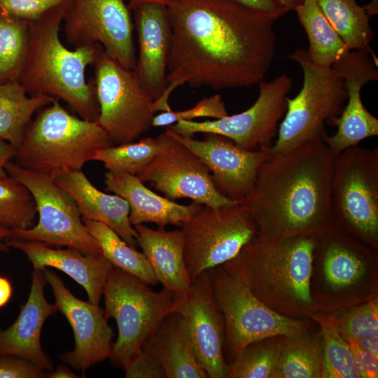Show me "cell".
Wrapping results in <instances>:
<instances>
[{"label":"cell","instance_id":"6da1fadb","mask_svg":"<svg viewBox=\"0 0 378 378\" xmlns=\"http://www.w3.org/2000/svg\"><path fill=\"white\" fill-rule=\"evenodd\" d=\"M172 42L167 86L155 111L172 109L178 87L249 88L263 81L275 57L274 24L267 13L234 0H178L169 5Z\"/></svg>","mask_w":378,"mask_h":378},{"label":"cell","instance_id":"7a4b0ae2","mask_svg":"<svg viewBox=\"0 0 378 378\" xmlns=\"http://www.w3.org/2000/svg\"><path fill=\"white\" fill-rule=\"evenodd\" d=\"M333 160L321 139L272 154L261 165L255 186L243 202L255 222L256 237L318 234L333 224Z\"/></svg>","mask_w":378,"mask_h":378},{"label":"cell","instance_id":"3957f363","mask_svg":"<svg viewBox=\"0 0 378 378\" xmlns=\"http://www.w3.org/2000/svg\"><path fill=\"white\" fill-rule=\"evenodd\" d=\"M316 235L255 236L221 266L280 314L312 317L317 312L311 287Z\"/></svg>","mask_w":378,"mask_h":378},{"label":"cell","instance_id":"277c9868","mask_svg":"<svg viewBox=\"0 0 378 378\" xmlns=\"http://www.w3.org/2000/svg\"><path fill=\"white\" fill-rule=\"evenodd\" d=\"M67 6H58L29 21L28 48L18 81L30 96L62 99L83 119L96 122L99 115L94 78L85 79L100 50L99 43L67 49L59 30Z\"/></svg>","mask_w":378,"mask_h":378},{"label":"cell","instance_id":"5b68a950","mask_svg":"<svg viewBox=\"0 0 378 378\" xmlns=\"http://www.w3.org/2000/svg\"><path fill=\"white\" fill-rule=\"evenodd\" d=\"M113 144L96 121L69 113L55 99L41 108L27 125L15 150L14 162L52 179L81 170L95 153Z\"/></svg>","mask_w":378,"mask_h":378},{"label":"cell","instance_id":"8992f818","mask_svg":"<svg viewBox=\"0 0 378 378\" xmlns=\"http://www.w3.org/2000/svg\"><path fill=\"white\" fill-rule=\"evenodd\" d=\"M289 58L302 68L303 84L294 98H286L284 118L270 147L272 154L288 152L313 140L324 141L328 136L325 124L331 125L340 115L347 99L344 80L332 67L314 63L303 49L295 50Z\"/></svg>","mask_w":378,"mask_h":378},{"label":"cell","instance_id":"52a82bcc","mask_svg":"<svg viewBox=\"0 0 378 378\" xmlns=\"http://www.w3.org/2000/svg\"><path fill=\"white\" fill-rule=\"evenodd\" d=\"M104 315L113 318L118 337L109 358L124 368L141 349L161 321L175 312L179 297L162 288L153 290L139 279L113 267L104 288Z\"/></svg>","mask_w":378,"mask_h":378},{"label":"cell","instance_id":"ba28073f","mask_svg":"<svg viewBox=\"0 0 378 378\" xmlns=\"http://www.w3.org/2000/svg\"><path fill=\"white\" fill-rule=\"evenodd\" d=\"M333 224L378 247V148H349L335 156L331 181Z\"/></svg>","mask_w":378,"mask_h":378},{"label":"cell","instance_id":"9c48e42d","mask_svg":"<svg viewBox=\"0 0 378 378\" xmlns=\"http://www.w3.org/2000/svg\"><path fill=\"white\" fill-rule=\"evenodd\" d=\"M6 172L24 185L32 195L38 216L33 227L10 230L8 239L34 241L57 247L74 248L85 254L102 255L73 199L49 176L24 169L12 160Z\"/></svg>","mask_w":378,"mask_h":378},{"label":"cell","instance_id":"30bf717a","mask_svg":"<svg viewBox=\"0 0 378 378\" xmlns=\"http://www.w3.org/2000/svg\"><path fill=\"white\" fill-rule=\"evenodd\" d=\"M225 322V344L232 360L248 344L266 338L307 333V323L270 309L221 265L209 270Z\"/></svg>","mask_w":378,"mask_h":378},{"label":"cell","instance_id":"8fae6325","mask_svg":"<svg viewBox=\"0 0 378 378\" xmlns=\"http://www.w3.org/2000/svg\"><path fill=\"white\" fill-rule=\"evenodd\" d=\"M181 226L184 258L192 282L206 270L235 258L257 234L244 202L220 207L200 204Z\"/></svg>","mask_w":378,"mask_h":378},{"label":"cell","instance_id":"7c38bea8","mask_svg":"<svg viewBox=\"0 0 378 378\" xmlns=\"http://www.w3.org/2000/svg\"><path fill=\"white\" fill-rule=\"evenodd\" d=\"M92 65L99 105L97 122L113 144L134 141L152 127L154 99L133 70L120 65L103 48Z\"/></svg>","mask_w":378,"mask_h":378},{"label":"cell","instance_id":"4fadbf2b","mask_svg":"<svg viewBox=\"0 0 378 378\" xmlns=\"http://www.w3.org/2000/svg\"><path fill=\"white\" fill-rule=\"evenodd\" d=\"M259 94L246 111L212 120H180L167 127L183 136L197 133H214L231 139L239 147L249 150L269 148L277 132V125L287 108V95L292 78L283 74L269 82L259 84Z\"/></svg>","mask_w":378,"mask_h":378},{"label":"cell","instance_id":"5bb4252c","mask_svg":"<svg viewBox=\"0 0 378 378\" xmlns=\"http://www.w3.org/2000/svg\"><path fill=\"white\" fill-rule=\"evenodd\" d=\"M62 22L69 44L99 43L120 65L134 69V25L125 0H71Z\"/></svg>","mask_w":378,"mask_h":378},{"label":"cell","instance_id":"9a60e30c","mask_svg":"<svg viewBox=\"0 0 378 378\" xmlns=\"http://www.w3.org/2000/svg\"><path fill=\"white\" fill-rule=\"evenodd\" d=\"M158 138V153L136 175L142 182L151 183L165 197L173 201L189 198L197 204L212 207L237 202L216 189L207 167L189 148L166 131Z\"/></svg>","mask_w":378,"mask_h":378},{"label":"cell","instance_id":"2e32d148","mask_svg":"<svg viewBox=\"0 0 378 378\" xmlns=\"http://www.w3.org/2000/svg\"><path fill=\"white\" fill-rule=\"evenodd\" d=\"M165 131L202 161L223 195L237 202H243L250 195L261 165L272 155L270 147L246 150L217 134L204 133V139L197 140L183 136L168 127Z\"/></svg>","mask_w":378,"mask_h":378},{"label":"cell","instance_id":"e0dca14e","mask_svg":"<svg viewBox=\"0 0 378 378\" xmlns=\"http://www.w3.org/2000/svg\"><path fill=\"white\" fill-rule=\"evenodd\" d=\"M50 286L55 304L69 321L74 336V349L59 356L60 360L85 372L92 365L109 358L113 332L99 304L81 300L65 286L52 270H43Z\"/></svg>","mask_w":378,"mask_h":378},{"label":"cell","instance_id":"ac0fdd59","mask_svg":"<svg viewBox=\"0 0 378 378\" xmlns=\"http://www.w3.org/2000/svg\"><path fill=\"white\" fill-rule=\"evenodd\" d=\"M175 312L185 319L197 360L208 377H228L223 355L224 318L214 298L209 270L192 281L189 291L179 298Z\"/></svg>","mask_w":378,"mask_h":378},{"label":"cell","instance_id":"d6986e66","mask_svg":"<svg viewBox=\"0 0 378 378\" xmlns=\"http://www.w3.org/2000/svg\"><path fill=\"white\" fill-rule=\"evenodd\" d=\"M371 248L334 224L316 235L313 261L321 267L325 289L330 296L347 297L364 285L376 260Z\"/></svg>","mask_w":378,"mask_h":378},{"label":"cell","instance_id":"ffe728a7","mask_svg":"<svg viewBox=\"0 0 378 378\" xmlns=\"http://www.w3.org/2000/svg\"><path fill=\"white\" fill-rule=\"evenodd\" d=\"M132 10L139 45L133 71L142 87L155 100L167 86L172 42L167 7L160 4H144Z\"/></svg>","mask_w":378,"mask_h":378},{"label":"cell","instance_id":"44dd1931","mask_svg":"<svg viewBox=\"0 0 378 378\" xmlns=\"http://www.w3.org/2000/svg\"><path fill=\"white\" fill-rule=\"evenodd\" d=\"M6 244L25 254L34 270L52 267L64 272L85 289L90 302L99 304L113 268L103 255L85 254L74 248H53L44 243L14 238L8 239Z\"/></svg>","mask_w":378,"mask_h":378},{"label":"cell","instance_id":"7402d4cb","mask_svg":"<svg viewBox=\"0 0 378 378\" xmlns=\"http://www.w3.org/2000/svg\"><path fill=\"white\" fill-rule=\"evenodd\" d=\"M43 272L34 270L28 299L15 321L0 330V355H12L30 361L44 370L52 369V363L43 351L41 333L46 320L56 313L55 304L47 301Z\"/></svg>","mask_w":378,"mask_h":378},{"label":"cell","instance_id":"603a6c76","mask_svg":"<svg viewBox=\"0 0 378 378\" xmlns=\"http://www.w3.org/2000/svg\"><path fill=\"white\" fill-rule=\"evenodd\" d=\"M104 183L107 191L122 197L130 206L129 219L134 226L146 223L160 228L169 225H181L200 204H180L162 197L147 188L136 176L122 172L108 171Z\"/></svg>","mask_w":378,"mask_h":378},{"label":"cell","instance_id":"cb8c5ba5","mask_svg":"<svg viewBox=\"0 0 378 378\" xmlns=\"http://www.w3.org/2000/svg\"><path fill=\"white\" fill-rule=\"evenodd\" d=\"M55 181L73 199L82 218L106 224L135 248L137 234L130 222V206L122 197L99 190L82 169L64 174Z\"/></svg>","mask_w":378,"mask_h":378},{"label":"cell","instance_id":"d4e9b609","mask_svg":"<svg viewBox=\"0 0 378 378\" xmlns=\"http://www.w3.org/2000/svg\"><path fill=\"white\" fill-rule=\"evenodd\" d=\"M136 243L148 259L158 282L179 297L192 286L184 258V237L181 230H154L144 224L134 226Z\"/></svg>","mask_w":378,"mask_h":378},{"label":"cell","instance_id":"484cf974","mask_svg":"<svg viewBox=\"0 0 378 378\" xmlns=\"http://www.w3.org/2000/svg\"><path fill=\"white\" fill-rule=\"evenodd\" d=\"M141 349L162 368L167 378H206L198 363L183 317L167 315Z\"/></svg>","mask_w":378,"mask_h":378},{"label":"cell","instance_id":"4316f807","mask_svg":"<svg viewBox=\"0 0 378 378\" xmlns=\"http://www.w3.org/2000/svg\"><path fill=\"white\" fill-rule=\"evenodd\" d=\"M371 50H351L332 64L334 73L343 79L347 103L338 118L343 125L360 128L372 124L376 117L364 106L360 96L363 87L378 80L377 63Z\"/></svg>","mask_w":378,"mask_h":378},{"label":"cell","instance_id":"83f0119b","mask_svg":"<svg viewBox=\"0 0 378 378\" xmlns=\"http://www.w3.org/2000/svg\"><path fill=\"white\" fill-rule=\"evenodd\" d=\"M27 94V90L18 80L0 83V139L15 150L20 146L33 115L55 99L49 95Z\"/></svg>","mask_w":378,"mask_h":378},{"label":"cell","instance_id":"f1b7e54d","mask_svg":"<svg viewBox=\"0 0 378 378\" xmlns=\"http://www.w3.org/2000/svg\"><path fill=\"white\" fill-rule=\"evenodd\" d=\"M294 10L307 35L306 51L314 63L331 67L350 51L325 17L317 0H304Z\"/></svg>","mask_w":378,"mask_h":378},{"label":"cell","instance_id":"f546056e","mask_svg":"<svg viewBox=\"0 0 378 378\" xmlns=\"http://www.w3.org/2000/svg\"><path fill=\"white\" fill-rule=\"evenodd\" d=\"M85 227L99 244L103 256L115 268L155 286L158 281L152 267L142 253L130 246L106 224L82 218Z\"/></svg>","mask_w":378,"mask_h":378},{"label":"cell","instance_id":"4dcf8cb0","mask_svg":"<svg viewBox=\"0 0 378 378\" xmlns=\"http://www.w3.org/2000/svg\"><path fill=\"white\" fill-rule=\"evenodd\" d=\"M323 358L322 336H283L273 378H321Z\"/></svg>","mask_w":378,"mask_h":378},{"label":"cell","instance_id":"1f68e13d","mask_svg":"<svg viewBox=\"0 0 378 378\" xmlns=\"http://www.w3.org/2000/svg\"><path fill=\"white\" fill-rule=\"evenodd\" d=\"M330 24L351 50H371L374 32L370 18L356 0H317Z\"/></svg>","mask_w":378,"mask_h":378},{"label":"cell","instance_id":"d6a6232c","mask_svg":"<svg viewBox=\"0 0 378 378\" xmlns=\"http://www.w3.org/2000/svg\"><path fill=\"white\" fill-rule=\"evenodd\" d=\"M29 21L0 10V83L18 80L26 57Z\"/></svg>","mask_w":378,"mask_h":378},{"label":"cell","instance_id":"836d02e7","mask_svg":"<svg viewBox=\"0 0 378 378\" xmlns=\"http://www.w3.org/2000/svg\"><path fill=\"white\" fill-rule=\"evenodd\" d=\"M283 336L248 344L227 364L230 378H273L280 355Z\"/></svg>","mask_w":378,"mask_h":378},{"label":"cell","instance_id":"e575fe53","mask_svg":"<svg viewBox=\"0 0 378 378\" xmlns=\"http://www.w3.org/2000/svg\"><path fill=\"white\" fill-rule=\"evenodd\" d=\"M37 215L29 190L8 174L0 176V226L28 229L36 224Z\"/></svg>","mask_w":378,"mask_h":378},{"label":"cell","instance_id":"d590c367","mask_svg":"<svg viewBox=\"0 0 378 378\" xmlns=\"http://www.w3.org/2000/svg\"><path fill=\"white\" fill-rule=\"evenodd\" d=\"M321 327L323 340L321 378H360L356 371L348 342L323 312L312 317Z\"/></svg>","mask_w":378,"mask_h":378},{"label":"cell","instance_id":"8d00e7d4","mask_svg":"<svg viewBox=\"0 0 378 378\" xmlns=\"http://www.w3.org/2000/svg\"><path fill=\"white\" fill-rule=\"evenodd\" d=\"M160 150L158 138L144 137L136 142L110 146L97 150L94 161L101 162L108 171L137 175L155 158Z\"/></svg>","mask_w":378,"mask_h":378},{"label":"cell","instance_id":"74e56055","mask_svg":"<svg viewBox=\"0 0 378 378\" xmlns=\"http://www.w3.org/2000/svg\"><path fill=\"white\" fill-rule=\"evenodd\" d=\"M326 315L344 340L378 336L377 296Z\"/></svg>","mask_w":378,"mask_h":378},{"label":"cell","instance_id":"f35d334b","mask_svg":"<svg viewBox=\"0 0 378 378\" xmlns=\"http://www.w3.org/2000/svg\"><path fill=\"white\" fill-rule=\"evenodd\" d=\"M227 115L222 97L216 94L203 98L190 108L176 111L172 110L155 115L152 127H169L180 120H192L197 118L218 119Z\"/></svg>","mask_w":378,"mask_h":378},{"label":"cell","instance_id":"ab89813d","mask_svg":"<svg viewBox=\"0 0 378 378\" xmlns=\"http://www.w3.org/2000/svg\"><path fill=\"white\" fill-rule=\"evenodd\" d=\"M70 1L71 0H0V10L30 21L52 8L67 6Z\"/></svg>","mask_w":378,"mask_h":378},{"label":"cell","instance_id":"60d3db41","mask_svg":"<svg viewBox=\"0 0 378 378\" xmlns=\"http://www.w3.org/2000/svg\"><path fill=\"white\" fill-rule=\"evenodd\" d=\"M48 373L29 360L12 355H0V378H44Z\"/></svg>","mask_w":378,"mask_h":378},{"label":"cell","instance_id":"b9f144b4","mask_svg":"<svg viewBox=\"0 0 378 378\" xmlns=\"http://www.w3.org/2000/svg\"><path fill=\"white\" fill-rule=\"evenodd\" d=\"M126 378H164L160 365L141 349L123 368Z\"/></svg>","mask_w":378,"mask_h":378},{"label":"cell","instance_id":"7bdbcfd3","mask_svg":"<svg viewBox=\"0 0 378 378\" xmlns=\"http://www.w3.org/2000/svg\"><path fill=\"white\" fill-rule=\"evenodd\" d=\"M353 356L354 365L360 378H377L378 357L363 349L351 341H346Z\"/></svg>","mask_w":378,"mask_h":378},{"label":"cell","instance_id":"ee69618b","mask_svg":"<svg viewBox=\"0 0 378 378\" xmlns=\"http://www.w3.org/2000/svg\"><path fill=\"white\" fill-rule=\"evenodd\" d=\"M237 3L267 13H279L282 15L288 13L276 0H234Z\"/></svg>","mask_w":378,"mask_h":378},{"label":"cell","instance_id":"f6af8a7d","mask_svg":"<svg viewBox=\"0 0 378 378\" xmlns=\"http://www.w3.org/2000/svg\"><path fill=\"white\" fill-rule=\"evenodd\" d=\"M15 153V149L7 141L0 139V176L7 174L4 165L13 158Z\"/></svg>","mask_w":378,"mask_h":378},{"label":"cell","instance_id":"bcb514c9","mask_svg":"<svg viewBox=\"0 0 378 378\" xmlns=\"http://www.w3.org/2000/svg\"><path fill=\"white\" fill-rule=\"evenodd\" d=\"M363 349L367 350L378 357V336H371L358 339H348Z\"/></svg>","mask_w":378,"mask_h":378},{"label":"cell","instance_id":"7dc6e473","mask_svg":"<svg viewBox=\"0 0 378 378\" xmlns=\"http://www.w3.org/2000/svg\"><path fill=\"white\" fill-rule=\"evenodd\" d=\"M12 293L13 288L9 279L0 276V308L4 307L9 302Z\"/></svg>","mask_w":378,"mask_h":378},{"label":"cell","instance_id":"c3c4849f","mask_svg":"<svg viewBox=\"0 0 378 378\" xmlns=\"http://www.w3.org/2000/svg\"><path fill=\"white\" fill-rule=\"evenodd\" d=\"M47 377L48 378H76L78 377L67 366L64 365H58L56 369L48 372Z\"/></svg>","mask_w":378,"mask_h":378},{"label":"cell","instance_id":"681fc988","mask_svg":"<svg viewBox=\"0 0 378 378\" xmlns=\"http://www.w3.org/2000/svg\"><path fill=\"white\" fill-rule=\"evenodd\" d=\"M178 0H128L127 6L130 10L144 4H160L168 6Z\"/></svg>","mask_w":378,"mask_h":378},{"label":"cell","instance_id":"f907efd6","mask_svg":"<svg viewBox=\"0 0 378 378\" xmlns=\"http://www.w3.org/2000/svg\"><path fill=\"white\" fill-rule=\"evenodd\" d=\"M10 230L0 226V252L9 251V247L6 244V241L8 239Z\"/></svg>","mask_w":378,"mask_h":378},{"label":"cell","instance_id":"816d5d0a","mask_svg":"<svg viewBox=\"0 0 378 378\" xmlns=\"http://www.w3.org/2000/svg\"><path fill=\"white\" fill-rule=\"evenodd\" d=\"M283 8L288 11L294 10L295 8L302 4L304 0H276Z\"/></svg>","mask_w":378,"mask_h":378},{"label":"cell","instance_id":"f5cc1de1","mask_svg":"<svg viewBox=\"0 0 378 378\" xmlns=\"http://www.w3.org/2000/svg\"><path fill=\"white\" fill-rule=\"evenodd\" d=\"M367 13L370 17L378 13V0H372L371 2L365 5Z\"/></svg>","mask_w":378,"mask_h":378},{"label":"cell","instance_id":"db71d44e","mask_svg":"<svg viewBox=\"0 0 378 378\" xmlns=\"http://www.w3.org/2000/svg\"><path fill=\"white\" fill-rule=\"evenodd\" d=\"M1 330V329L0 328V330Z\"/></svg>","mask_w":378,"mask_h":378}]
</instances>
